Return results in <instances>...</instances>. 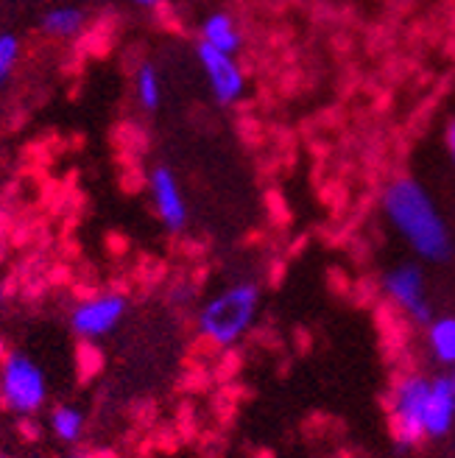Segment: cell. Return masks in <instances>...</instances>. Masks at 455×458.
<instances>
[{
  "label": "cell",
  "instance_id": "6da1fadb",
  "mask_svg": "<svg viewBox=\"0 0 455 458\" xmlns=\"http://www.w3.org/2000/svg\"><path fill=\"white\" fill-rule=\"evenodd\" d=\"M383 213L408 249L425 263H447L455 251L450 226L417 179H394L383 193Z\"/></svg>",
  "mask_w": 455,
  "mask_h": 458
},
{
  "label": "cell",
  "instance_id": "7a4b0ae2",
  "mask_svg": "<svg viewBox=\"0 0 455 458\" xmlns=\"http://www.w3.org/2000/svg\"><path fill=\"white\" fill-rule=\"evenodd\" d=\"M260 305L263 291L255 280L230 283L198 308L196 330L215 350H232L257 325Z\"/></svg>",
  "mask_w": 455,
  "mask_h": 458
},
{
  "label": "cell",
  "instance_id": "3957f363",
  "mask_svg": "<svg viewBox=\"0 0 455 458\" xmlns=\"http://www.w3.org/2000/svg\"><path fill=\"white\" fill-rule=\"evenodd\" d=\"M0 397L20 417H31L48 400L42 366L26 352H9L0 366Z\"/></svg>",
  "mask_w": 455,
  "mask_h": 458
},
{
  "label": "cell",
  "instance_id": "277c9868",
  "mask_svg": "<svg viewBox=\"0 0 455 458\" xmlns=\"http://www.w3.org/2000/svg\"><path fill=\"white\" fill-rule=\"evenodd\" d=\"M430 375H405L392 392V425L400 447H414L425 439V411L430 394Z\"/></svg>",
  "mask_w": 455,
  "mask_h": 458
},
{
  "label": "cell",
  "instance_id": "5b68a950",
  "mask_svg": "<svg viewBox=\"0 0 455 458\" xmlns=\"http://www.w3.org/2000/svg\"><path fill=\"white\" fill-rule=\"evenodd\" d=\"M383 293L417 325H430L436 318L434 302L427 300V277L419 263H397L383 274Z\"/></svg>",
  "mask_w": 455,
  "mask_h": 458
},
{
  "label": "cell",
  "instance_id": "8992f818",
  "mask_svg": "<svg viewBox=\"0 0 455 458\" xmlns=\"http://www.w3.org/2000/svg\"><path fill=\"white\" fill-rule=\"evenodd\" d=\"M129 313L123 293H96L79 302L71 313V330L84 341H101L115 333Z\"/></svg>",
  "mask_w": 455,
  "mask_h": 458
},
{
  "label": "cell",
  "instance_id": "52a82bcc",
  "mask_svg": "<svg viewBox=\"0 0 455 458\" xmlns=\"http://www.w3.org/2000/svg\"><path fill=\"white\" fill-rule=\"evenodd\" d=\"M198 62L204 67V76H207L218 104H235L243 96L246 79H243V71H240V64L235 62L232 54L215 51L207 42H201L198 45Z\"/></svg>",
  "mask_w": 455,
  "mask_h": 458
},
{
  "label": "cell",
  "instance_id": "ba28073f",
  "mask_svg": "<svg viewBox=\"0 0 455 458\" xmlns=\"http://www.w3.org/2000/svg\"><path fill=\"white\" fill-rule=\"evenodd\" d=\"M455 428V366L434 375L425 411V439H447Z\"/></svg>",
  "mask_w": 455,
  "mask_h": 458
},
{
  "label": "cell",
  "instance_id": "9c48e42d",
  "mask_svg": "<svg viewBox=\"0 0 455 458\" xmlns=\"http://www.w3.org/2000/svg\"><path fill=\"white\" fill-rule=\"evenodd\" d=\"M148 188H151V201H154V210L159 216V221L165 224V229L171 233H181V229L188 226V201L181 196V188H179V179L173 176L171 168L159 165L151 171V179H148Z\"/></svg>",
  "mask_w": 455,
  "mask_h": 458
},
{
  "label": "cell",
  "instance_id": "30bf717a",
  "mask_svg": "<svg viewBox=\"0 0 455 458\" xmlns=\"http://www.w3.org/2000/svg\"><path fill=\"white\" fill-rule=\"evenodd\" d=\"M425 344L436 366L452 369L455 366V313L436 316L434 322L425 327Z\"/></svg>",
  "mask_w": 455,
  "mask_h": 458
},
{
  "label": "cell",
  "instance_id": "8fae6325",
  "mask_svg": "<svg viewBox=\"0 0 455 458\" xmlns=\"http://www.w3.org/2000/svg\"><path fill=\"white\" fill-rule=\"evenodd\" d=\"M201 42H207L210 48L215 51H223V54H232L240 48V31L235 26V20L230 14H210L204 20V29H201Z\"/></svg>",
  "mask_w": 455,
  "mask_h": 458
},
{
  "label": "cell",
  "instance_id": "7c38bea8",
  "mask_svg": "<svg viewBox=\"0 0 455 458\" xmlns=\"http://www.w3.org/2000/svg\"><path fill=\"white\" fill-rule=\"evenodd\" d=\"M51 430L59 442L73 445L84 433V414L76 405H56L51 411Z\"/></svg>",
  "mask_w": 455,
  "mask_h": 458
},
{
  "label": "cell",
  "instance_id": "4fadbf2b",
  "mask_svg": "<svg viewBox=\"0 0 455 458\" xmlns=\"http://www.w3.org/2000/svg\"><path fill=\"white\" fill-rule=\"evenodd\" d=\"M81 26H84V14L79 9H73V6L54 9V12L45 14V20H42V31L48 34V37H59V39L79 34Z\"/></svg>",
  "mask_w": 455,
  "mask_h": 458
},
{
  "label": "cell",
  "instance_id": "5bb4252c",
  "mask_svg": "<svg viewBox=\"0 0 455 458\" xmlns=\"http://www.w3.org/2000/svg\"><path fill=\"white\" fill-rule=\"evenodd\" d=\"M138 98L146 109H156L159 98H163V84H159V73L151 64H143L138 73Z\"/></svg>",
  "mask_w": 455,
  "mask_h": 458
},
{
  "label": "cell",
  "instance_id": "9a60e30c",
  "mask_svg": "<svg viewBox=\"0 0 455 458\" xmlns=\"http://www.w3.org/2000/svg\"><path fill=\"white\" fill-rule=\"evenodd\" d=\"M17 54H20V42L12 34L0 37V84H4L6 76L12 73V67L17 62Z\"/></svg>",
  "mask_w": 455,
  "mask_h": 458
},
{
  "label": "cell",
  "instance_id": "2e32d148",
  "mask_svg": "<svg viewBox=\"0 0 455 458\" xmlns=\"http://www.w3.org/2000/svg\"><path fill=\"white\" fill-rule=\"evenodd\" d=\"M447 146H450V157H452V163H455V121L447 129Z\"/></svg>",
  "mask_w": 455,
  "mask_h": 458
},
{
  "label": "cell",
  "instance_id": "e0dca14e",
  "mask_svg": "<svg viewBox=\"0 0 455 458\" xmlns=\"http://www.w3.org/2000/svg\"><path fill=\"white\" fill-rule=\"evenodd\" d=\"M134 4H138V6H156L159 0H134Z\"/></svg>",
  "mask_w": 455,
  "mask_h": 458
},
{
  "label": "cell",
  "instance_id": "ac0fdd59",
  "mask_svg": "<svg viewBox=\"0 0 455 458\" xmlns=\"http://www.w3.org/2000/svg\"><path fill=\"white\" fill-rule=\"evenodd\" d=\"M0 300H4V280H0Z\"/></svg>",
  "mask_w": 455,
  "mask_h": 458
}]
</instances>
